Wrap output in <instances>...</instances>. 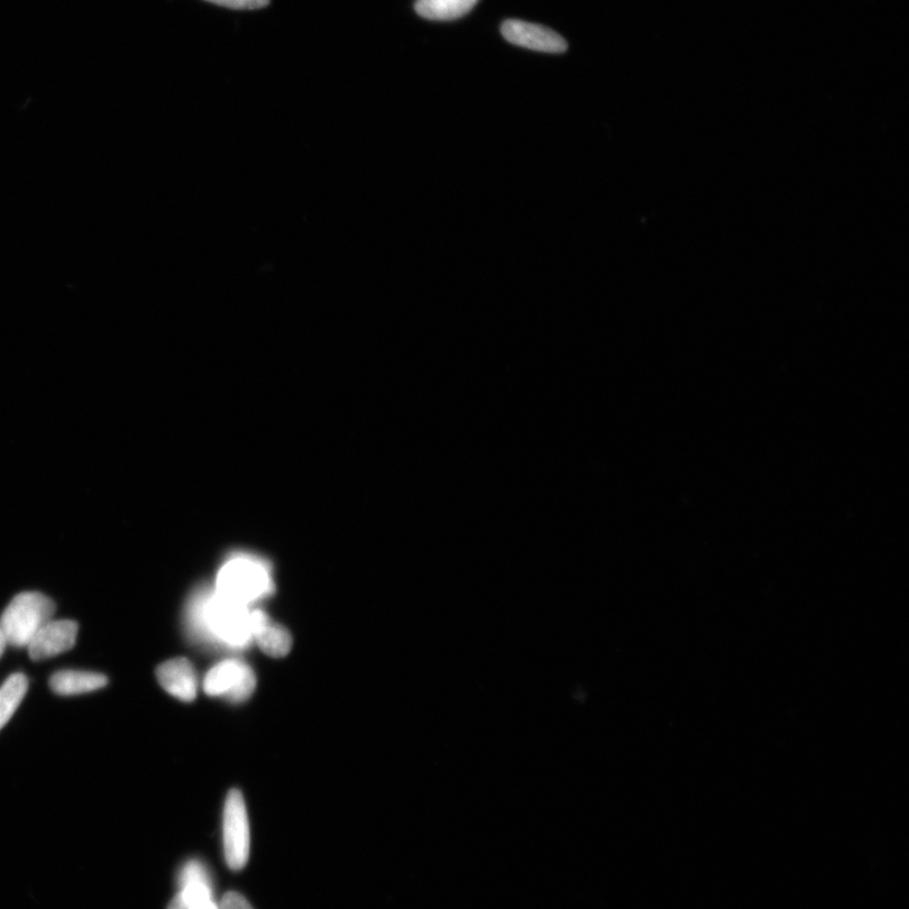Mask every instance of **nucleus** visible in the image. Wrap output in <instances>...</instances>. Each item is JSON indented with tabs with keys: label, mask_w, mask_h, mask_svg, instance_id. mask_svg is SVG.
<instances>
[{
	"label": "nucleus",
	"mask_w": 909,
	"mask_h": 909,
	"mask_svg": "<svg viewBox=\"0 0 909 909\" xmlns=\"http://www.w3.org/2000/svg\"><path fill=\"white\" fill-rule=\"evenodd\" d=\"M250 606L235 603L215 590L201 589L191 596L186 610V627L192 637L229 648L251 645Z\"/></svg>",
	"instance_id": "1"
},
{
	"label": "nucleus",
	"mask_w": 909,
	"mask_h": 909,
	"mask_svg": "<svg viewBox=\"0 0 909 909\" xmlns=\"http://www.w3.org/2000/svg\"><path fill=\"white\" fill-rule=\"evenodd\" d=\"M271 567L264 559L238 554L220 567L215 592L229 600L250 606L273 593Z\"/></svg>",
	"instance_id": "2"
},
{
	"label": "nucleus",
	"mask_w": 909,
	"mask_h": 909,
	"mask_svg": "<svg viewBox=\"0 0 909 909\" xmlns=\"http://www.w3.org/2000/svg\"><path fill=\"white\" fill-rule=\"evenodd\" d=\"M57 605L41 593H22L9 603L0 617V629L8 645L27 647L46 623L52 620Z\"/></svg>",
	"instance_id": "3"
},
{
	"label": "nucleus",
	"mask_w": 909,
	"mask_h": 909,
	"mask_svg": "<svg viewBox=\"0 0 909 909\" xmlns=\"http://www.w3.org/2000/svg\"><path fill=\"white\" fill-rule=\"evenodd\" d=\"M224 854L229 868L242 870L250 859L251 829L244 797L238 789L228 794L223 822Z\"/></svg>",
	"instance_id": "4"
},
{
	"label": "nucleus",
	"mask_w": 909,
	"mask_h": 909,
	"mask_svg": "<svg viewBox=\"0 0 909 909\" xmlns=\"http://www.w3.org/2000/svg\"><path fill=\"white\" fill-rule=\"evenodd\" d=\"M256 685L253 669L239 659H226L206 674L204 691L209 696L225 697L232 703L250 699Z\"/></svg>",
	"instance_id": "5"
},
{
	"label": "nucleus",
	"mask_w": 909,
	"mask_h": 909,
	"mask_svg": "<svg viewBox=\"0 0 909 909\" xmlns=\"http://www.w3.org/2000/svg\"><path fill=\"white\" fill-rule=\"evenodd\" d=\"M502 34L519 48L546 53H564L567 50L564 37L539 24L508 20L502 24Z\"/></svg>",
	"instance_id": "6"
},
{
	"label": "nucleus",
	"mask_w": 909,
	"mask_h": 909,
	"mask_svg": "<svg viewBox=\"0 0 909 909\" xmlns=\"http://www.w3.org/2000/svg\"><path fill=\"white\" fill-rule=\"evenodd\" d=\"M78 632L77 622L50 620L36 633L27 648L33 660L59 656L75 646Z\"/></svg>",
	"instance_id": "7"
},
{
	"label": "nucleus",
	"mask_w": 909,
	"mask_h": 909,
	"mask_svg": "<svg viewBox=\"0 0 909 909\" xmlns=\"http://www.w3.org/2000/svg\"><path fill=\"white\" fill-rule=\"evenodd\" d=\"M160 685L173 697L191 703L198 696V676L194 666L186 658H173L162 664L158 671Z\"/></svg>",
	"instance_id": "8"
},
{
	"label": "nucleus",
	"mask_w": 909,
	"mask_h": 909,
	"mask_svg": "<svg viewBox=\"0 0 909 909\" xmlns=\"http://www.w3.org/2000/svg\"><path fill=\"white\" fill-rule=\"evenodd\" d=\"M252 637L265 655L274 658L287 656L292 648L291 633L273 622L263 610L251 613Z\"/></svg>",
	"instance_id": "9"
},
{
	"label": "nucleus",
	"mask_w": 909,
	"mask_h": 909,
	"mask_svg": "<svg viewBox=\"0 0 909 909\" xmlns=\"http://www.w3.org/2000/svg\"><path fill=\"white\" fill-rule=\"evenodd\" d=\"M108 685L104 675L87 671H59L51 676L50 687L60 696H75L100 690Z\"/></svg>",
	"instance_id": "10"
},
{
	"label": "nucleus",
	"mask_w": 909,
	"mask_h": 909,
	"mask_svg": "<svg viewBox=\"0 0 909 909\" xmlns=\"http://www.w3.org/2000/svg\"><path fill=\"white\" fill-rule=\"evenodd\" d=\"M479 0H416V13L430 21H454L469 13Z\"/></svg>",
	"instance_id": "11"
},
{
	"label": "nucleus",
	"mask_w": 909,
	"mask_h": 909,
	"mask_svg": "<svg viewBox=\"0 0 909 909\" xmlns=\"http://www.w3.org/2000/svg\"><path fill=\"white\" fill-rule=\"evenodd\" d=\"M215 906L213 883L194 881L180 886V892L168 909H213Z\"/></svg>",
	"instance_id": "12"
},
{
	"label": "nucleus",
	"mask_w": 909,
	"mask_h": 909,
	"mask_svg": "<svg viewBox=\"0 0 909 909\" xmlns=\"http://www.w3.org/2000/svg\"><path fill=\"white\" fill-rule=\"evenodd\" d=\"M29 691V678L22 674L12 675L0 687V730L11 720Z\"/></svg>",
	"instance_id": "13"
},
{
	"label": "nucleus",
	"mask_w": 909,
	"mask_h": 909,
	"mask_svg": "<svg viewBox=\"0 0 909 909\" xmlns=\"http://www.w3.org/2000/svg\"><path fill=\"white\" fill-rule=\"evenodd\" d=\"M194 881H205L211 883L208 869L198 860H190L182 867L179 875V886L194 883Z\"/></svg>",
	"instance_id": "14"
},
{
	"label": "nucleus",
	"mask_w": 909,
	"mask_h": 909,
	"mask_svg": "<svg viewBox=\"0 0 909 909\" xmlns=\"http://www.w3.org/2000/svg\"><path fill=\"white\" fill-rule=\"evenodd\" d=\"M205 2L229 9H238V11H243V9L265 8L270 6L271 0H205Z\"/></svg>",
	"instance_id": "15"
},
{
	"label": "nucleus",
	"mask_w": 909,
	"mask_h": 909,
	"mask_svg": "<svg viewBox=\"0 0 909 909\" xmlns=\"http://www.w3.org/2000/svg\"><path fill=\"white\" fill-rule=\"evenodd\" d=\"M219 909H253L250 903H248L246 899L236 893V892H229L226 893L222 902L219 903Z\"/></svg>",
	"instance_id": "16"
},
{
	"label": "nucleus",
	"mask_w": 909,
	"mask_h": 909,
	"mask_svg": "<svg viewBox=\"0 0 909 909\" xmlns=\"http://www.w3.org/2000/svg\"><path fill=\"white\" fill-rule=\"evenodd\" d=\"M7 646H8L7 639L3 635L2 629H0V657L3 656Z\"/></svg>",
	"instance_id": "17"
},
{
	"label": "nucleus",
	"mask_w": 909,
	"mask_h": 909,
	"mask_svg": "<svg viewBox=\"0 0 909 909\" xmlns=\"http://www.w3.org/2000/svg\"><path fill=\"white\" fill-rule=\"evenodd\" d=\"M213 909H219V905H216Z\"/></svg>",
	"instance_id": "18"
}]
</instances>
